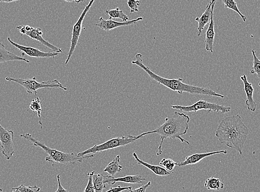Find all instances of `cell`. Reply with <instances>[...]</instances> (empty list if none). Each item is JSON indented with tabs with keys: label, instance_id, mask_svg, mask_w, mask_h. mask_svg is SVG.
<instances>
[{
	"label": "cell",
	"instance_id": "1",
	"mask_svg": "<svg viewBox=\"0 0 260 192\" xmlns=\"http://www.w3.org/2000/svg\"><path fill=\"white\" fill-rule=\"evenodd\" d=\"M249 131L240 115H232L224 118L220 123L216 136L222 144L235 150L242 155Z\"/></svg>",
	"mask_w": 260,
	"mask_h": 192
},
{
	"label": "cell",
	"instance_id": "2",
	"mask_svg": "<svg viewBox=\"0 0 260 192\" xmlns=\"http://www.w3.org/2000/svg\"><path fill=\"white\" fill-rule=\"evenodd\" d=\"M136 60L132 61V64L136 65L140 67L142 70L149 75V77L158 82L160 84L171 89L174 92H177L179 94L188 93L192 95H204L209 96H216L218 97L224 98V96L217 93L212 90L211 89L204 87L192 86L183 82V79H168L165 78L156 74L149 68L143 64V56L141 53H137L135 55Z\"/></svg>",
	"mask_w": 260,
	"mask_h": 192
},
{
	"label": "cell",
	"instance_id": "3",
	"mask_svg": "<svg viewBox=\"0 0 260 192\" xmlns=\"http://www.w3.org/2000/svg\"><path fill=\"white\" fill-rule=\"evenodd\" d=\"M190 118L189 116L175 111L171 117L165 118L164 123L154 130L142 133L143 136L151 133H158L160 137L161 142L159 146L157 156L162 154V146L164 139H178L181 142H186L190 145V142L182 137L185 135L189 128Z\"/></svg>",
	"mask_w": 260,
	"mask_h": 192
},
{
	"label": "cell",
	"instance_id": "4",
	"mask_svg": "<svg viewBox=\"0 0 260 192\" xmlns=\"http://www.w3.org/2000/svg\"><path fill=\"white\" fill-rule=\"evenodd\" d=\"M20 137L32 142L34 146L39 147L45 153H46L48 155L46 158V162L64 164H75L77 162H82L84 160L93 158L95 155L90 154L83 156V157H79L77 154L74 153H65L51 149L45 145L43 142L35 139L30 133L23 134V135H21Z\"/></svg>",
	"mask_w": 260,
	"mask_h": 192
},
{
	"label": "cell",
	"instance_id": "5",
	"mask_svg": "<svg viewBox=\"0 0 260 192\" xmlns=\"http://www.w3.org/2000/svg\"><path fill=\"white\" fill-rule=\"evenodd\" d=\"M143 136L141 133V135L136 136L128 135L127 136H123L122 137L111 138V139L102 143L101 144L96 145L77 155L79 157H83V156L88 155H95L97 153H100V152L118 148L120 147L132 144V143L140 139Z\"/></svg>",
	"mask_w": 260,
	"mask_h": 192
},
{
	"label": "cell",
	"instance_id": "6",
	"mask_svg": "<svg viewBox=\"0 0 260 192\" xmlns=\"http://www.w3.org/2000/svg\"><path fill=\"white\" fill-rule=\"evenodd\" d=\"M6 80L21 85L29 95H32V93L37 95V91L42 88H61L64 89V91H67L68 89L63 86L62 84L57 79L39 83L36 81L35 77L32 79H21L8 77L6 78Z\"/></svg>",
	"mask_w": 260,
	"mask_h": 192
},
{
	"label": "cell",
	"instance_id": "7",
	"mask_svg": "<svg viewBox=\"0 0 260 192\" xmlns=\"http://www.w3.org/2000/svg\"><path fill=\"white\" fill-rule=\"evenodd\" d=\"M171 108L174 109L179 110L185 112H197V111L204 110L211 112L228 113L230 112L231 107L226 106L223 105L212 103L207 101L200 100L195 103L189 106L172 105Z\"/></svg>",
	"mask_w": 260,
	"mask_h": 192
},
{
	"label": "cell",
	"instance_id": "8",
	"mask_svg": "<svg viewBox=\"0 0 260 192\" xmlns=\"http://www.w3.org/2000/svg\"><path fill=\"white\" fill-rule=\"evenodd\" d=\"M94 2V0L89 1L88 5L85 7L81 15L79 18L78 20L76 22L73 26L72 34H71V38L70 41V47L69 51L68 53V57L65 62V64H68L71 57H72L73 53L75 50L76 47L77 46L79 39L81 34L82 30V26L83 21L85 17H86L87 13L91 10L92 6Z\"/></svg>",
	"mask_w": 260,
	"mask_h": 192
},
{
	"label": "cell",
	"instance_id": "9",
	"mask_svg": "<svg viewBox=\"0 0 260 192\" xmlns=\"http://www.w3.org/2000/svg\"><path fill=\"white\" fill-rule=\"evenodd\" d=\"M16 29L19 30L22 34L26 35L27 36L30 37L31 39L38 41L43 44V45L51 49L54 52H58L59 53L63 52L61 48L54 46L53 44L49 43L43 38L42 35L43 32L41 28H34L30 26L22 25L16 27Z\"/></svg>",
	"mask_w": 260,
	"mask_h": 192
},
{
	"label": "cell",
	"instance_id": "10",
	"mask_svg": "<svg viewBox=\"0 0 260 192\" xmlns=\"http://www.w3.org/2000/svg\"><path fill=\"white\" fill-rule=\"evenodd\" d=\"M14 132L4 128L0 124V144H1V152L3 155L7 160H10L15 156Z\"/></svg>",
	"mask_w": 260,
	"mask_h": 192
},
{
	"label": "cell",
	"instance_id": "11",
	"mask_svg": "<svg viewBox=\"0 0 260 192\" xmlns=\"http://www.w3.org/2000/svg\"><path fill=\"white\" fill-rule=\"evenodd\" d=\"M7 40L13 47L17 48L18 50L22 52V56H24L26 55L31 57L47 58L48 59V58H55L60 54L58 52H44L39 50L38 49L32 47H26L20 45V44L12 41L10 37H7Z\"/></svg>",
	"mask_w": 260,
	"mask_h": 192
},
{
	"label": "cell",
	"instance_id": "12",
	"mask_svg": "<svg viewBox=\"0 0 260 192\" xmlns=\"http://www.w3.org/2000/svg\"><path fill=\"white\" fill-rule=\"evenodd\" d=\"M143 19V17H140L137 18L136 19L129 20L125 22H120L113 20L111 18H109L108 20H105L103 19L102 17H100L98 20V23L96 24V26L103 31H110L114 30L115 29L120 28V27L136 24L139 21H142Z\"/></svg>",
	"mask_w": 260,
	"mask_h": 192
},
{
	"label": "cell",
	"instance_id": "13",
	"mask_svg": "<svg viewBox=\"0 0 260 192\" xmlns=\"http://www.w3.org/2000/svg\"><path fill=\"white\" fill-rule=\"evenodd\" d=\"M240 79L243 82L244 89L246 96L245 105L247 106L248 110L255 112L257 110V104L254 100V88L253 84L249 82L247 77L245 74L240 76Z\"/></svg>",
	"mask_w": 260,
	"mask_h": 192
},
{
	"label": "cell",
	"instance_id": "14",
	"mask_svg": "<svg viewBox=\"0 0 260 192\" xmlns=\"http://www.w3.org/2000/svg\"><path fill=\"white\" fill-rule=\"evenodd\" d=\"M145 178L140 175L127 176L123 177L115 178L106 175L103 177V182L105 185H114L116 182H120L131 184H142Z\"/></svg>",
	"mask_w": 260,
	"mask_h": 192
},
{
	"label": "cell",
	"instance_id": "15",
	"mask_svg": "<svg viewBox=\"0 0 260 192\" xmlns=\"http://www.w3.org/2000/svg\"><path fill=\"white\" fill-rule=\"evenodd\" d=\"M216 2L217 1H215L212 4L211 19H210L208 28L205 32V49L207 51L211 53H213L214 52V42L215 35H216V32H215L214 30L215 22L214 21V10Z\"/></svg>",
	"mask_w": 260,
	"mask_h": 192
},
{
	"label": "cell",
	"instance_id": "16",
	"mask_svg": "<svg viewBox=\"0 0 260 192\" xmlns=\"http://www.w3.org/2000/svg\"><path fill=\"white\" fill-rule=\"evenodd\" d=\"M227 150H222L210 152V153H203V154H195L189 156H188L185 160L181 163H177V166L184 167L188 166V165L195 164L198 163L206 158L209 157L217 154H227Z\"/></svg>",
	"mask_w": 260,
	"mask_h": 192
},
{
	"label": "cell",
	"instance_id": "17",
	"mask_svg": "<svg viewBox=\"0 0 260 192\" xmlns=\"http://www.w3.org/2000/svg\"><path fill=\"white\" fill-rule=\"evenodd\" d=\"M215 1H216V0H212V1H209L208 5L206 7L205 10L202 15L200 17H196L195 19V20L198 22V29H197V30H198L197 36H200L205 26L209 24L210 19H211L212 6Z\"/></svg>",
	"mask_w": 260,
	"mask_h": 192
},
{
	"label": "cell",
	"instance_id": "18",
	"mask_svg": "<svg viewBox=\"0 0 260 192\" xmlns=\"http://www.w3.org/2000/svg\"><path fill=\"white\" fill-rule=\"evenodd\" d=\"M24 61L26 63L30 64V61L23 58L19 57L6 50L4 44L0 42V64L9 61Z\"/></svg>",
	"mask_w": 260,
	"mask_h": 192
},
{
	"label": "cell",
	"instance_id": "19",
	"mask_svg": "<svg viewBox=\"0 0 260 192\" xmlns=\"http://www.w3.org/2000/svg\"><path fill=\"white\" fill-rule=\"evenodd\" d=\"M132 156L138 164L142 165V166L149 169L155 175L159 176H166L169 175L170 173L169 171H167L165 168L161 166H154V165L150 164L139 159L135 152L133 153Z\"/></svg>",
	"mask_w": 260,
	"mask_h": 192
},
{
	"label": "cell",
	"instance_id": "20",
	"mask_svg": "<svg viewBox=\"0 0 260 192\" xmlns=\"http://www.w3.org/2000/svg\"><path fill=\"white\" fill-rule=\"evenodd\" d=\"M120 156H116L113 161L104 168V172L108 173L109 176L114 177L116 174L122 172L123 166L120 164Z\"/></svg>",
	"mask_w": 260,
	"mask_h": 192
},
{
	"label": "cell",
	"instance_id": "21",
	"mask_svg": "<svg viewBox=\"0 0 260 192\" xmlns=\"http://www.w3.org/2000/svg\"><path fill=\"white\" fill-rule=\"evenodd\" d=\"M204 187L208 190L219 191L224 188V184L219 178L212 177L205 181Z\"/></svg>",
	"mask_w": 260,
	"mask_h": 192
},
{
	"label": "cell",
	"instance_id": "22",
	"mask_svg": "<svg viewBox=\"0 0 260 192\" xmlns=\"http://www.w3.org/2000/svg\"><path fill=\"white\" fill-rule=\"evenodd\" d=\"M42 103L41 101L39 100L37 95H35L34 99L31 100V103L30 104V109L33 111V112H36L38 115L39 118V124L41 126V128H42V123L41 120V113L42 111Z\"/></svg>",
	"mask_w": 260,
	"mask_h": 192
},
{
	"label": "cell",
	"instance_id": "23",
	"mask_svg": "<svg viewBox=\"0 0 260 192\" xmlns=\"http://www.w3.org/2000/svg\"><path fill=\"white\" fill-rule=\"evenodd\" d=\"M105 13L109 15L111 19H119L124 22L129 21V16L125 14L123 10H120L119 7L113 9V10H106Z\"/></svg>",
	"mask_w": 260,
	"mask_h": 192
},
{
	"label": "cell",
	"instance_id": "24",
	"mask_svg": "<svg viewBox=\"0 0 260 192\" xmlns=\"http://www.w3.org/2000/svg\"><path fill=\"white\" fill-rule=\"evenodd\" d=\"M102 174H94L93 176V184L96 192H102L103 190L106 188V185L103 182Z\"/></svg>",
	"mask_w": 260,
	"mask_h": 192
},
{
	"label": "cell",
	"instance_id": "25",
	"mask_svg": "<svg viewBox=\"0 0 260 192\" xmlns=\"http://www.w3.org/2000/svg\"><path fill=\"white\" fill-rule=\"evenodd\" d=\"M222 2L224 4V6H225L226 8L230 9V10L234 11L237 13H238L241 17L242 20L244 22L246 21V20H247V17L242 14L239 9L237 7V4L236 1H234V0H223Z\"/></svg>",
	"mask_w": 260,
	"mask_h": 192
},
{
	"label": "cell",
	"instance_id": "26",
	"mask_svg": "<svg viewBox=\"0 0 260 192\" xmlns=\"http://www.w3.org/2000/svg\"><path fill=\"white\" fill-rule=\"evenodd\" d=\"M252 53L253 56V69L250 70V73L252 74H257L259 78V86L260 87V60L257 56V51L254 50H252Z\"/></svg>",
	"mask_w": 260,
	"mask_h": 192
},
{
	"label": "cell",
	"instance_id": "27",
	"mask_svg": "<svg viewBox=\"0 0 260 192\" xmlns=\"http://www.w3.org/2000/svg\"><path fill=\"white\" fill-rule=\"evenodd\" d=\"M177 163L170 159H163L160 162L161 166L164 167L168 171H173L175 167L177 166Z\"/></svg>",
	"mask_w": 260,
	"mask_h": 192
},
{
	"label": "cell",
	"instance_id": "28",
	"mask_svg": "<svg viewBox=\"0 0 260 192\" xmlns=\"http://www.w3.org/2000/svg\"><path fill=\"white\" fill-rule=\"evenodd\" d=\"M15 189L20 192H39L41 190V188L36 186H26L24 185H21L19 187H15Z\"/></svg>",
	"mask_w": 260,
	"mask_h": 192
},
{
	"label": "cell",
	"instance_id": "29",
	"mask_svg": "<svg viewBox=\"0 0 260 192\" xmlns=\"http://www.w3.org/2000/svg\"><path fill=\"white\" fill-rule=\"evenodd\" d=\"M95 174V172H89L87 174L88 177V182L87 186L83 192H96L93 184V176Z\"/></svg>",
	"mask_w": 260,
	"mask_h": 192
},
{
	"label": "cell",
	"instance_id": "30",
	"mask_svg": "<svg viewBox=\"0 0 260 192\" xmlns=\"http://www.w3.org/2000/svg\"><path fill=\"white\" fill-rule=\"evenodd\" d=\"M128 5L130 9V13H132L134 12L138 11V7L141 5L140 1H135V0H129L127 2Z\"/></svg>",
	"mask_w": 260,
	"mask_h": 192
},
{
	"label": "cell",
	"instance_id": "31",
	"mask_svg": "<svg viewBox=\"0 0 260 192\" xmlns=\"http://www.w3.org/2000/svg\"><path fill=\"white\" fill-rule=\"evenodd\" d=\"M125 191H129L130 192L132 191V187H121L118 186L117 187H115V188H110L108 191H107L106 192H122Z\"/></svg>",
	"mask_w": 260,
	"mask_h": 192
},
{
	"label": "cell",
	"instance_id": "32",
	"mask_svg": "<svg viewBox=\"0 0 260 192\" xmlns=\"http://www.w3.org/2000/svg\"><path fill=\"white\" fill-rule=\"evenodd\" d=\"M151 182L149 181L145 185H143L139 188L132 191L131 192H146V190L151 186Z\"/></svg>",
	"mask_w": 260,
	"mask_h": 192
},
{
	"label": "cell",
	"instance_id": "33",
	"mask_svg": "<svg viewBox=\"0 0 260 192\" xmlns=\"http://www.w3.org/2000/svg\"><path fill=\"white\" fill-rule=\"evenodd\" d=\"M58 180V189L55 192H70L65 189L61 184V175L57 176Z\"/></svg>",
	"mask_w": 260,
	"mask_h": 192
},
{
	"label": "cell",
	"instance_id": "34",
	"mask_svg": "<svg viewBox=\"0 0 260 192\" xmlns=\"http://www.w3.org/2000/svg\"><path fill=\"white\" fill-rule=\"evenodd\" d=\"M12 192H20L19 190H16L15 188H12ZM0 192H4L3 190L0 188Z\"/></svg>",
	"mask_w": 260,
	"mask_h": 192
},
{
	"label": "cell",
	"instance_id": "35",
	"mask_svg": "<svg viewBox=\"0 0 260 192\" xmlns=\"http://www.w3.org/2000/svg\"><path fill=\"white\" fill-rule=\"evenodd\" d=\"M67 2L82 3L83 1H65Z\"/></svg>",
	"mask_w": 260,
	"mask_h": 192
}]
</instances>
